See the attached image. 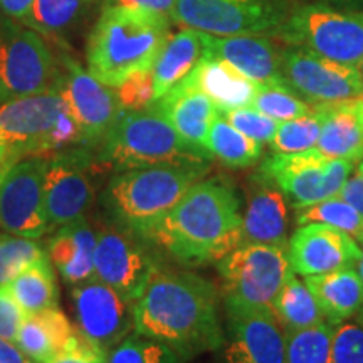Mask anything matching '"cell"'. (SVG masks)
Returning <instances> with one entry per match:
<instances>
[{
    "label": "cell",
    "mask_w": 363,
    "mask_h": 363,
    "mask_svg": "<svg viewBox=\"0 0 363 363\" xmlns=\"http://www.w3.org/2000/svg\"><path fill=\"white\" fill-rule=\"evenodd\" d=\"M61 71L51 49L33 29L0 19V99L56 89Z\"/></svg>",
    "instance_id": "obj_9"
},
{
    "label": "cell",
    "mask_w": 363,
    "mask_h": 363,
    "mask_svg": "<svg viewBox=\"0 0 363 363\" xmlns=\"http://www.w3.org/2000/svg\"><path fill=\"white\" fill-rule=\"evenodd\" d=\"M169 38V16L110 4L89 35L88 71L116 88L135 72L152 69Z\"/></svg>",
    "instance_id": "obj_4"
},
{
    "label": "cell",
    "mask_w": 363,
    "mask_h": 363,
    "mask_svg": "<svg viewBox=\"0 0 363 363\" xmlns=\"http://www.w3.org/2000/svg\"><path fill=\"white\" fill-rule=\"evenodd\" d=\"M288 201L271 180L256 172L249 177L240 246L266 244L288 249Z\"/></svg>",
    "instance_id": "obj_20"
},
{
    "label": "cell",
    "mask_w": 363,
    "mask_h": 363,
    "mask_svg": "<svg viewBox=\"0 0 363 363\" xmlns=\"http://www.w3.org/2000/svg\"><path fill=\"white\" fill-rule=\"evenodd\" d=\"M331 363H363V321L348 320L335 326Z\"/></svg>",
    "instance_id": "obj_39"
},
{
    "label": "cell",
    "mask_w": 363,
    "mask_h": 363,
    "mask_svg": "<svg viewBox=\"0 0 363 363\" xmlns=\"http://www.w3.org/2000/svg\"><path fill=\"white\" fill-rule=\"evenodd\" d=\"M98 148V162L115 172L153 165H199L214 158L207 150L185 142L153 106L121 110Z\"/></svg>",
    "instance_id": "obj_5"
},
{
    "label": "cell",
    "mask_w": 363,
    "mask_h": 363,
    "mask_svg": "<svg viewBox=\"0 0 363 363\" xmlns=\"http://www.w3.org/2000/svg\"><path fill=\"white\" fill-rule=\"evenodd\" d=\"M187 81L211 98L219 111L252 106L259 86L229 62L207 56L190 72Z\"/></svg>",
    "instance_id": "obj_26"
},
{
    "label": "cell",
    "mask_w": 363,
    "mask_h": 363,
    "mask_svg": "<svg viewBox=\"0 0 363 363\" xmlns=\"http://www.w3.org/2000/svg\"><path fill=\"white\" fill-rule=\"evenodd\" d=\"M76 328L104 355L135 331V305L96 278L71 289Z\"/></svg>",
    "instance_id": "obj_14"
},
{
    "label": "cell",
    "mask_w": 363,
    "mask_h": 363,
    "mask_svg": "<svg viewBox=\"0 0 363 363\" xmlns=\"http://www.w3.org/2000/svg\"><path fill=\"white\" fill-rule=\"evenodd\" d=\"M279 34L289 44L340 65L357 67L363 61V13L306 6L283 22Z\"/></svg>",
    "instance_id": "obj_10"
},
{
    "label": "cell",
    "mask_w": 363,
    "mask_h": 363,
    "mask_svg": "<svg viewBox=\"0 0 363 363\" xmlns=\"http://www.w3.org/2000/svg\"><path fill=\"white\" fill-rule=\"evenodd\" d=\"M62 62L66 69L61 71L57 88L79 126L84 147H99L121 111L116 91L72 59L65 57Z\"/></svg>",
    "instance_id": "obj_18"
},
{
    "label": "cell",
    "mask_w": 363,
    "mask_h": 363,
    "mask_svg": "<svg viewBox=\"0 0 363 363\" xmlns=\"http://www.w3.org/2000/svg\"><path fill=\"white\" fill-rule=\"evenodd\" d=\"M311 222L337 227L352 235L358 244L363 240V216L340 195L318 202L315 206L299 208L296 212V224L305 225Z\"/></svg>",
    "instance_id": "obj_32"
},
{
    "label": "cell",
    "mask_w": 363,
    "mask_h": 363,
    "mask_svg": "<svg viewBox=\"0 0 363 363\" xmlns=\"http://www.w3.org/2000/svg\"><path fill=\"white\" fill-rule=\"evenodd\" d=\"M34 0H0V9L13 17V19L21 21L22 24H29L30 13H33Z\"/></svg>",
    "instance_id": "obj_45"
},
{
    "label": "cell",
    "mask_w": 363,
    "mask_h": 363,
    "mask_svg": "<svg viewBox=\"0 0 363 363\" xmlns=\"http://www.w3.org/2000/svg\"><path fill=\"white\" fill-rule=\"evenodd\" d=\"M71 147H84L83 135L59 88L0 106V150L13 160Z\"/></svg>",
    "instance_id": "obj_6"
},
{
    "label": "cell",
    "mask_w": 363,
    "mask_h": 363,
    "mask_svg": "<svg viewBox=\"0 0 363 363\" xmlns=\"http://www.w3.org/2000/svg\"><path fill=\"white\" fill-rule=\"evenodd\" d=\"M48 363H104V353L99 352H72L61 355Z\"/></svg>",
    "instance_id": "obj_46"
},
{
    "label": "cell",
    "mask_w": 363,
    "mask_h": 363,
    "mask_svg": "<svg viewBox=\"0 0 363 363\" xmlns=\"http://www.w3.org/2000/svg\"><path fill=\"white\" fill-rule=\"evenodd\" d=\"M160 269L152 244L138 235L104 224L94 249V278L111 286L135 305Z\"/></svg>",
    "instance_id": "obj_12"
},
{
    "label": "cell",
    "mask_w": 363,
    "mask_h": 363,
    "mask_svg": "<svg viewBox=\"0 0 363 363\" xmlns=\"http://www.w3.org/2000/svg\"><path fill=\"white\" fill-rule=\"evenodd\" d=\"M0 363H30V360L16 347V343L0 338Z\"/></svg>",
    "instance_id": "obj_47"
},
{
    "label": "cell",
    "mask_w": 363,
    "mask_h": 363,
    "mask_svg": "<svg viewBox=\"0 0 363 363\" xmlns=\"http://www.w3.org/2000/svg\"><path fill=\"white\" fill-rule=\"evenodd\" d=\"M86 0H34L29 27L52 34L65 30L78 19Z\"/></svg>",
    "instance_id": "obj_38"
},
{
    "label": "cell",
    "mask_w": 363,
    "mask_h": 363,
    "mask_svg": "<svg viewBox=\"0 0 363 363\" xmlns=\"http://www.w3.org/2000/svg\"><path fill=\"white\" fill-rule=\"evenodd\" d=\"M360 247H362V259H360V262H358L357 269H358V272H360V276H362V279H363V240L360 242ZM357 320H362L363 321V311L360 313V316H358Z\"/></svg>",
    "instance_id": "obj_49"
},
{
    "label": "cell",
    "mask_w": 363,
    "mask_h": 363,
    "mask_svg": "<svg viewBox=\"0 0 363 363\" xmlns=\"http://www.w3.org/2000/svg\"><path fill=\"white\" fill-rule=\"evenodd\" d=\"M350 160L328 158L315 148L298 153H272L257 174L278 187L294 211L335 197L352 175Z\"/></svg>",
    "instance_id": "obj_8"
},
{
    "label": "cell",
    "mask_w": 363,
    "mask_h": 363,
    "mask_svg": "<svg viewBox=\"0 0 363 363\" xmlns=\"http://www.w3.org/2000/svg\"><path fill=\"white\" fill-rule=\"evenodd\" d=\"M323 116L313 106V113L278 125L274 138L271 140V150L274 153H298L316 147L321 131Z\"/></svg>",
    "instance_id": "obj_37"
},
{
    "label": "cell",
    "mask_w": 363,
    "mask_h": 363,
    "mask_svg": "<svg viewBox=\"0 0 363 363\" xmlns=\"http://www.w3.org/2000/svg\"><path fill=\"white\" fill-rule=\"evenodd\" d=\"M150 106L160 111L185 142L207 150L208 130L217 116V106L201 89L185 79Z\"/></svg>",
    "instance_id": "obj_23"
},
{
    "label": "cell",
    "mask_w": 363,
    "mask_h": 363,
    "mask_svg": "<svg viewBox=\"0 0 363 363\" xmlns=\"http://www.w3.org/2000/svg\"><path fill=\"white\" fill-rule=\"evenodd\" d=\"M288 257L293 271L306 278L357 267L362 247L337 227L311 222L294 230L288 242Z\"/></svg>",
    "instance_id": "obj_19"
},
{
    "label": "cell",
    "mask_w": 363,
    "mask_h": 363,
    "mask_svg": "<svg viewBox=\"0 0 363 363\" xmlns=\"http://www.w3.org/2000/svg\"><path fill=\"white\" fill-rule=\"evenodd\" d=\"M24 318L26 311L12 296L11 289L7 286H0V338L16 343Z\"/></svg>",
    "instance_id": "obj_42"
},
{
    "label": "cell",
    "mask_w": 363,
    "mask_h": 363,
    "mask_svg": "<svg viewBox=\"0 0 363 363\" xmlns=\"http://www.w3.org/2000/svg\"><path fill=\"white\" fill-rule=\"evenodd\" d=\"M357 170H358V172H363V160L358 162V167H357Z\"/></svg>",
    "instance_id": "obj_51"
},
{
    "label": "cell",
    "mask_w": 363,
    "mask_h": 363,
    "mask_svg": "<svg viewBox=\"0 0 363 363\" xmlns=\"http://www.w3.org/2000/svg\"><path fill=\"white\" fill-rule=\"evenodd\" d=\"M240 199L233 185L202 179L153 227L147 242L184 267L206 266L240 246Z\"/></svg>",
    "instance_id": "obj_2"
},
{
    "label": "cell",
    "mask_w": 363,
    "mask_h": 363,
    "mask_svg": "<svg viewBox=\"0 0 363 363\" xmlns=\"http://www.w3.org/2000/svg\"><path fill=\"white\" fill-rule=\"evenodd\" d=\"M224 305L267 306L286 279L294 274L288 249L266 244H244L217 261Z\"/></svg>",
    "instance_id": "obj_7"
},
{
    "label": "cell",
    "mask_w": 363,
    "mask_h": 363,
    "mask_svg": "<svg viewBox=\"0 0 363 363\" xmlns=\"http://www.w3.org/2000/svg\"><path fill=\"white\" fill-rule=\"evenodd\" d=\"M93 169V155L88 147H71L49 155L44 202L52 230L84 217L94 197Z\"/></svg>",
    "instance_id": "obj_15"
},
{
    "label": "cell",
    "mask_w": 363,
    "mask_h": 363,
    "mask_svg": "<svg viewBox=\"0 0 363 363\" xmlns=\"http://www.w3.org/2000/svg\"><path fill=\"white\" fill-rule=\"evenodd\" d=\"M338 195L363 216V172L357 170L355 175L348 177Z\"/></svg>",
    "instance_id": "obj_43"
},
{
    "label": "cell",
    "mask_w": 363,
    "mask_h": 363,
    "mask_svg": "<svg viewBox=\"0 0 363 363\" xmlns=\"http://www.w3.org/2000/svg\"><path fill=\"white\" fill-rule=\"evenodd\" d=\"M207 150L229 169H247L261 158L262 143L240 133L217 110L208 130Z\"/></svg>",
    "instance_id": "obj_31"
},
{
    "label": "cell",
    "mask_w": 363,
    "mask_h": 363,
    "mask_svg": "<svg viewBox=\"0 0 363 363\" xmlns=\"http://www.w3.org/2000/svg\"><path fill=\"white\" fill-rule=\"evenodd\" d=\"M135 331L165 343L185 363L222 350L216 286L194 272L158 269L135 303Z\"/></svg>",
    "instance_id": "obj_1"
},
{
    "label": "cell",
    "mask_w": 363,
    "mask_h": 363,
    "mask_svg": "<svg viewBox=\"0 0 363 363\" xmlns=\"http://www.w3.org/2000/svg\"><path fill=\"white\" fill-rule=\"evenodd\" d=\"M206 56L217 57L233 65L254 83H281V57L283 54L266 38L257 35H219L206 34Z\"/></svg>",
    "instance_id": "obj_22"
},
{
    "label": "cell",
    "mask_w": 363,
    "mask_h": 363,
    "mask_svg": "<svg viewBox=\"0 0 363 363\" xmlns=\"http://www.w3.org/2000/svg\"><path fill=\"white\" fill-rule=\"evenodd\" d=\"M222 116L229 121L234 128H238L240 133H244L249 138L256 140L259 143H271L274 138L276 130H278V121L272 118L262 115L252 106L238 108V110L219 111Z\"/></svg>",
    "instance_id": "obj_40"
},
{
    "label": "cell",
    "mask_w": 363,
    "mask_h": 363,
    "mask_svg": "<svg viewBox=\"0 0 363 363\" xmlns=\"http://www.w3.org/2000/svg\"><path fill=\"white\" fill-rule=\"evenodd\" d=\"M272 310L278 316L284 333L313 328L326 321L315 294L305 281L298 278L296 272L289 276L279 289L278 296L272 301Z\"/></svg>",
    "instance_id": "obj_30"
},
{
    "label": "cell",
    "mask_w": 363,
    "mask_h": 363,
    "mask_svg": "<svg viewBox=\"0 0 363 363\" xmlns=\"http://www.w3.org/2000/svg\"><path fill=\"white\" fill-rule=\"evenodd\" d=\"M335 326L321 323L313 328L286 333L288 363H331Z\"/></svg>",
    "instance_id": "obj_34"
},
{
    "label": "cell",
    "mask_w": 363,
    "mask_h": 363,
    "mask_svg": "<svg viewBox=\"0 0 363 363\" xmlns=\"http://www.w3.org/2000/svg\"><path fill=\"white\" fill-rule=\"evenodd\" d=\"M170 16L187 29L219 38L264 34L284 22L276 0H177Z\"/></svg>",
    "instance_id": "obj_11"
},
{
    "label": "cell",
    "mask_w": 363,
    "mask_h": 363,
    "mask_svg": "<svg viewBox=\"0 0 363 363\" xmlns=\"http://www.w3.org/2000/svg\"><path fill=\"white\" fill-rule=\"evenodd\" d=\"M203 57H206V33L184 29L175 35H170L152 67L155 101L182 81L187 79Z\"/></svg>",
    "instance_id": "obj_28"
},
{
    "label": "cell",
    "mask_w": 363,
    "mask_h": 363,
    "mask_svg": "<svg viewBox=\"0 0 363 363\" xmlns=\"http://www.w3.org/2000/svg\"><path fill=\"white\" fill-rule=\"evenodd\" d=\"M360 111H362V123H363V96L360 98Z\"/></svg>",
    "instance_id": "obj_52"
},
{
    "label": "cell",
    "mask_w": 363,
    "mask_h": 363,
    "mask_svg": "<svg viewBox=\"0 0 363 363\" xmlns=\"http://www.w3.org/2000/svg\"><path fill=\"white\" fill-rule=\"evenodd\" d=\"M211 165H153L115 172L99 195L104 224L143 240Z\"/></svg>",
    "instance_id": "obj_3"
},
{
    "label": "cell",
    "mask_w": 363,
    "mask_h": 363,
    "mask_svg": "<svg viewBox=\"0 0 363 363\" xmlns=\"http://www.w3.org/2000/svg\"><path fill=\"white\" fill-rule=\"evenodd\" d=\"M305 283L315 294L330 325L355 320L363 311V279L357 267L306 276Z\"/></svg>",
    "instance_id": "obj_27"
},
{
    "label": "cell",
    "mask_w": 363,
    "mask_h": 363,
    "mask_svg": "<svg viewBox=\"0 0 363 363\" xmlns=\"http://www.w3.org/2000/svg\"><path fill=\"white\" fill-rule=\"evenodd\" d=\"M96 240L98 230H94L86 217L54 229L48 242V254L65 283L74 286L94 278Z\"/></svg>",
    "instance_id": "obj_24"
},
{
    "label": "cell",
    "mask_w": 363,
    "mask_h": 363,
    "mask_svg": "<svg viewBox=\"0 0 363 363\" xmlns=\"http://www.w3.org/2000/svg\"><path fill=\"white\" fill-rule=\"evenodd\" d=\"M111 6H125L133 9H143V11H152L170 16L174 11L177 0H108Z\"/></svg>",
    "instance_id": "obj_44"
},
{
    "label": "cell",
    "mask_w": 363,
    "mask_h": 363,
    "mask_svg": "<svg viewBox=\"0 0 363 363\" xmlns=\"http://www.w3.org/2000/svg\"><path fill=\"white\" fill-rule=\"evenodd\" d=\"M104 363H185L177 353L145 335L133 331L104 355Z\"/></svg>",
    "instance_id": "obj_35"
},
{
    "label": "cell",
    "mask_w": 363,
    "mask_h": 363,
    "mask_svg": "<svg viewBox=\"0 0 363 363\" xmlns=\"http://www.w3.org/2000/svg\"><path fill=\"white\" fill-rule=\"evenodd\" d=\"M83 343V335L59 306L26 315L16 338V347L30 363H48L66 353L78 352Z\"/></svg>",
    "instance_id": "obj_21"
},
{
    "label": "cell",
    "mask_w": 363,
    "mask_h": 363,
    "mask_svg": "<svg viewBox=\"0 0 363 363\" xmlns=\"http://www.w3.org/2000/svg\"><path fill=\"white\" fill-rule=\"evenodd\" d=\"M252 108L276 121H288L313 113V104H308L294 91L281 83H264L257 86Z\"/></svg>",
    "instance_id": "obj_33"
},
{
    "label": "cell",
    "mask_w": 363,
    "mask_h": 363,
    "mask_svg": "<svg viewBox=\"0 0 363 363\" xmlns=\"http://www.w3.org/2000/svg\"><path fill=\"white\" fill-rule=\"evenodd\" d=\"M49 155L26 157L9 169L0 185V227L9 234L39 239L51 233L45 214L44 175Z\"/></svg>",
    "instance_id": "obj_13"
},
{
    "label": "cell",
    "mask_w": 363,
    "mask_h": 363,
    "mask_svg": "<svg viewBox=\"0 0 363 363\" xmlns=\"http://www.w3.org/2000/svg\"><path fill=\"white\" fill-rule=\"evenodd\" d=\"M357 71H358V74H360V79H362V83H363V61L357 66Z\"/></svg>",
    "instance_id": "obj_50"
},
{
    "label": "cell",
    "mask_w": 363,
    "mask_h": 363,
    "mask_svg": "<svg viewBox=\"0 0 363 363\" xmlns=\"http://www.w3.org/2000/svg\"><path fill=\"white\" fill-rule=\"evenodd\" d=\"M7 288L11 289L12 296L26 311V315H34L59 306V286L49 254L26 267L16 279L7 284Z\"/></svg>",
    "instance_id": "obj_29"
},
{
    "label": "cell",
    "mask_w": 363,
    "mask_h": 363,
    "mask_svg": "<svg viewBox=\"0 0 363 363\" xmlns=\"http://www.w3.org/2000/svg\"><path fill=\"white\" fill-rule=\"evenodd\" d=\"M115 91L121 110H145L155 101L152 69L135 72L120 86H116Z\"/></svg>",
    "instance_id": "obj_41"
},
{
    "label": "cell",
    "mask_w": 363,
    "mask_h": 363,
    "mask_svg": "<svg viewBox=\"0 0 363 363\" xmlns=\"http://www.w3.org/2000/svg\"><path fill=\"white\" fill-rule=\"evenodd\" d=\"M281 79L311 104L363 96V83L357 67L340 65L301 48L288 49L283 54Z\"/></svg>",
    "instance_id": "obj_16"
},
{
    "label": "cell",
    "mask_w": 363,
    "mask_h": 363,
    "mask_svg": "<svg viewBox=\"0 0 363 363\" xmlns=\"http://www.w3.org/2000/svg\"><path fill=\"white\" fill-rule=\"evenodd\" d=\"M224 363H288L286 333L272 308L225 305Z\"/></svg>",
    "instance_id": "obj_17"
},
{
    "label": "cell",
    "mask_w": 363,
    "mask_h": 363,
    "mask_svg": "<svg viewBox=\"0 0 363 363\" xmlns=\"http://www.w3.org/2000/svg\"><path fill=\"white\" fill-rule=\"evenodd\" d=\"M16 162H19V160H13L12 157H9L7 153H4L2 150H0V185H2V180L9 172V169H11Z\"/></svg>",
    "instance_id": "obj_48"
},
{
    "label": "cell",
    "mask_w": 363,
    "mask_h": 363,
    "mask_svg": "<svg viewBox=\"0 0 363 363\" xmlns=\"http://www.w3.org/2000/svg\"><path fill=\"white\" fill-rule=\"evenodd\" d=\"M362 98V96H360ZM360 98L313 104L323 116L315 150L328 158L353 163L363 160V123Z\"/></svg>",
    "instance_id": "obj_25"
},
{
    "label": "cell",
    "mask_w": 363,
    "mask_h": 363,
    "mask_svg": "<svg viewBox=\"0 0 363 363\" xmlns=\"http://www.w3.org/2000/svg\"><path fill=\"white\" fill-rule=\"evenodd\" d=\"M45 254L48 249L38 239L0 234V286H7Z\"/></svg>",
    "instance_id": "obj_36"
}]
</instances>
